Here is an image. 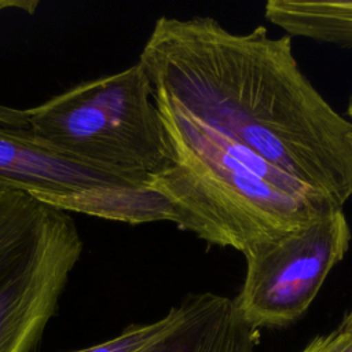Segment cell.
I'll return each instance as SVG.
<instances>
[{"mask_svg":"<svg viewBox=\"0 0 352 352\" xmlns=\"http://www.w3.org/2000/svg\"><path fill=\"white\" fill-rule=\"evenodd\" d=\"M338 326L345 327V329H352V307H351V309L344 315V318H342V320L340 322Z\"/></svg>","mask_w":352,"mask_h":352,"instance_id":"cell-13","label":"cell"},{"mask_svg":"<svg viewBox=\"0 0 352 352\" xmlns=\"http://www.w3.org/2000/svg\"><path fill=\"white\" fill-rule=\"evenodd\" d=\"M154 102L170 161L147 184L170 205L180 230L245 253L342 208L170 102L160 96Z\"/></svg>","mask_w":352,"mask_h":352,"instance_id":"cell-2","label":"cell"},{"mask_svg":"<svg viewBox=\"0 0 352 352\" xmlns=\"http://www.w3.org/2000/svg\"><path fill=\"white\" fill-rule=\"evenodd\" d=\"M43 201L65 212H81L128 224L155 221H170L176 224V214L170 205L147 182L106 187L78 195Z\"/></svg>","mask_w":352,"mask_h":352,"instance_id":"cell-8","label":"cell"},{"mask_svg":"<svg viewBox=\"0 0 352 352\" xmlns=\"http://www.w3.org/2000/svg\"><path fill=\"white\" fill-rule=\"evenodd\" d=\"M82 248L69 212L0 184V352L36 349Z\"/></svg>","mask_w":352,"mask_h":352,"instance_id":"cell-4","label":"cell"},{"mask_svg":"<svg viewBox=\"0 0 352 352\" xmlns=\"http://www.w3.org/2000/svg\"><path fill=\"white\" fill-rule=\"evenodd\" d=\"M153 95L338 206L352 197V121L302 73L292 37L212 16H161L140 52Z\"/></svg>","mask_w":352,"mask_h":352,"instance_id":"cell-1","label":"cell"},{"mask_svg":"<svg viewBox=\"0 0 352 352\" xmlns=\"http://www.w3.org/2000/svg\"><path fill=\"white\" fill-rule=\"evenodd\" d=\"M176 315L177 309L175 305L162 318L154 322L144 324H131L114 338L70 352H139L164 336L173 324Z\"/></svg>","mask_w":352,"mask_h":352,"instance_id":"cell-9","label":"cell"},{"mask_svg":"<svg viewBox=\"0 0 352 352\" xmlns=\"http://www.w3.org/2000/svg\"><path fill=\"white\" fill-rule=\"evenodd\" d=\"M29 129L47 146L82 162L146 182L170 161V144L138 62L77 84L26 109Z\"/></svg>","mask_w":352,"mask_h":352,"instance_id":"cell-3","label":"cell"},{"mask_svg":"<svg viewBox=\"0 0 352 352\" xmlns=\"http://www.w3.org/2000/svg\"><path fill=\"white\" fill-rule=\"evenodd\" d=\"M349 142H351V146H352V131H351V133H349Z\"/></svg>","mask_w":352,"mask_h":352,"instance_id":"cell-15","label":"cell"},{"mask_svg":"<svg viewBox=\"0 0 352 352\" xmlns=\"http://www.w3.org/2000/svg\"><path fill=\"white\" fill-rule=\"evenodd\" d=\"M169 330L139 352H254L260 330L238 314L234 298L212 292L187 294Z\"/></svg>","mask_w":352,"mask_h":352,"instance_id":"cell-7","label":"cell"},{"mask_svg":"<svg viewBox=\"0 0 352 352\" xmlns=\"http://www.w3.org/2000/svg\"><path fill=\"white\" fill-rule=\"evenodd\" d=\"M146 182L69 157L43 143L28 128L0 125V184L41 201Z\"/></svg>","mask_w":352,"mask_h":352,"instance_id":"cell-6","label":"cell"},{"mask_svg":"<svg viewBox=\"0 0 352 352\" xmlns=\"http://www.w3.org/2000/svg\"><path fill=\"white\" fill-rule=\"evenodd\" d=\"M38 1L37 0H0V12L8 8H15V10H22L25 12H28L29 15H33L36 12V8L38 7Z\"/></svg>","mask_w":352,"mask_h":352,"instance_id":"cell-12","label":"cell"},{"mask_svg":"<svg viewBox=\"0 0 352 352\" xmlns=\"http://www.w3.org/2000/svg\"><path fill=\"white\" fill-rule=\"evenodd\" d=\"M352 231L342 208L248 249L245 278L234 298L252 327H285L314 302L331 270L349 250Z\"/></svg>","mask_w":352,"mask_h":352,"instance_id":"cell-5","label":"cell"},{"mask_svg":"<svg viewBox=\"0 0 352 352\" xmlns=\"http://www.w3.org/2000/svg\"><path fill=\"white\" fill-rule=\"evenodd\" d=\"M346 113H348L349 118L352 120V95H351V98H349V100H348V107H346Z\"/></svg>","mask_w":352,"mask_h":352,"instance_id":"cell-14","label":"cell"},{"mask_svg":"<svg viewBox=\"0 0 352 352\" xmlns=\"http://www.w3.org/2000/svg\"><path fill=\"white\" fill-rule=\"evenodd\" d=\"M0 125L10 128H28L29 118L26 110L10 107L0 102Z\"/></svg>","mask_w":352,"mask_h":352,"instance_id":"cell-11","label":"cell"},{"mask_svg":"<svg viewBox=\"0 0 352 352\" xmlns=\"http://www.w3.org/2000/svg\"><path fill=\"white\" fill-rule=\"evenodd\" d=\"M301 352H352V329L337 326L330 333L315 337Z\"/></svg>","mask_w":352,"mask_h":352,"instance_id":"cell-10","label":"cell"}]
</instances>
